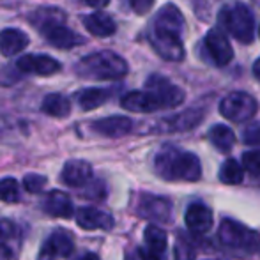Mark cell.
I'll use <instances>...</instances> for the list:
<instances>
[{
    "instance_id": "6da1fadb",
    "label": "cell",
    "mask_w": 260,
    "mask_h": 260,
    "mask_svg": "<svg viewBox=\"0 0 260 260\" xmlns=\"http://www.w3.org/2000/svg\"><path fill=\"white\" fill-rule=\"evenodd\" d=\"M154 170L165 181L195 182L202 177V165L199 157L174 145H165L157 152L154 157Z\"/></svg>"
},
{
    "instance_id": "7a4b0ae2",
    "label": "cell",
    "mask_w": 260,
    "mask_h": 260,
    "mask_svg": "<svg viewBox=\"0 0 260 260\" xmlns=\"http://www.w3.org/2000/svg\"><path fill=\"white\" fill-rule=\"evenodd\" d=\"M76 73L83 78L92 80H119L126 76L127 62L120 55L103 50L90 53L76 64Z\"/></svg>"
},
{
    "instance_id": "3957f363",
    "label": "cell",
    "mask_w": 260,
    "mask_h": 260,
    "mask_svg": "<svg viewBox=\"0 0 260 260\" xmlns=\"http://www.w3.org/2000/svg\"><path fill=\"white\" fill-rule=\"evenodd\" d=\"M218 237L226 250L239 255V257H250L260 250L258 232L248 229L246 225L236 221V219H223L218 230Z\"/></svg>"
},
{
    "instance_id": "277c9868",
    "label": "cell",
    "mask_w": 260,
    "mask_h": 260,
    "mask_svg": "<svg viewBox=\"0 0 260 260\" xmlns=\"http://www.w3.org/2000/svg\"><path fill=\"white\" fill-rule=\"evenodd\" d=\"M219 20L223 21L225 28L237 39V41L250 45L253 41L255 34V18L250 7L243 2H236L232 6L225 7L219 14Z\"/></svg>"
},
{
    "instance_id": "5b68a950",
    "label": "cell",
    "mask_w": 260,
    "mask_h": 260,
    "mask_svg": "<svg viewBox=\"0 0 260 260\" xmlns=\"http://www.w3.org/2000/svg\"><path fill=\"white\" fill-rule=\"evenodd\" d=\"M258 110V103L253 96L248 92H232L223 98L219 103V112L225 119L232 122H246L255 117Z\"/></svg>"
},
{
    "instance_id": "8992f818",
    "label": "cell",
    "mask_w": 260,
    "mask_h": 260,
    "mask_svg": "<svg viewBox=\"0 0 260 260\" xmlns=\"http://www.w3.org/2000/svg\"><path fill=\"white\" fill-rule=\"evenodd\" d=\"M145 90H149L156 98L161 108H175L184 101V90L159 75H152L147 80Z\"/></svg>"
},
{
    "instance_id": "52a82bcc",
    "label": "cell",
    "mask_w": 260,
    "mask_h": 260,
    "mask_svg": "<svg viewBox=\"0 0 260 260\" xmlns=\"http://www.w3.org/2000/svg\"><path fill=\"white\" fill-rule=\"evenodd\" d=\"M151 45L161 58L170 62H181L184 58V45H182V36L174 32L152 28Z\"/></svg>"
},
{
    "instance_id": "ba28073f",
    "label": "cell",
    "mask_w": 260,
    "mask_h": 260,
    "mask_svg": "<svg viewBox=\"0 0 260 260\" xmlns=\"http://www.w3.org/2000/svg\"><path fill=\"white\" fill-rule=\"evenodd\" d=\"M138 216L145 219H154V221H170L172 218V204L165 197L156 195H140L137 204Z\"/></svg>"
},
{
    "instance_id": "9c48e42d",
    "label": "cell",
    "mask_w": 260,
    "mask_h": 260,
    "mask_svg": "<svg viewBox=\"0 0 260 260\" xmlns=\"http://www.w3.org/2000/svg\"><path fill=\"white\" fill-rule=\"evenodd\" d=\"M75 250L73 239L66 230L58 229L48 236V239L43 243L39 250L38 260H55L57 257H69Z\"/></svg>"
},
{
    "instance_id": "30bf717a",
    "label": "cell",
    "mask_w": 260,
    "mask_h": 260,
    "mask_svg": "<svg viewBox=\"0 0 260 260\" xmlns=\"http://www.w3.org/2000/svg\"><path fill=\"white\" fill-rule=\"evenodd\" d=\"M204 43H206V48L209 55H211V58L218 66H226L232 60V57H234L232 45H230V41L226 39V36L223 34L221 30L211 28V30L207 32Z\"/></svg>"
},
{
    "instance_id": "8fae6325",
    "label": "cell",
    "mask_w": 260,
    "mask_h": 260,
    "mask_svg": "<svg viewBox=\"0 0 260 260\" xmlns=\"http://www.w3.org/2000/svg\"><path fill=\"white\" fill-rule=\"evenodd\" d=\"M16 68L23 73H32L39 76H50L60 71V62L48 55H23L18 58Z\"/></svg>"
},
{
    "instance_id": "7c38bea8",
    "label": "cell",
    "mask_w": 260,
    "mask_h": 260,
    "mask_svg": "<svg viewBox=\"0 0 260 260\" xmlns=\"http://www.w3.org/2000/svg\"><path fill=\"white\" fill-rule=\"evenodd\" d=\"M41 34L48 39L50 45L60 50H71V48H75V46H80L85 43V39H83L82 36L76 34V32L71 30L69 27H66L64 23L52 25V27L45 28Z\"/></svg>"
},
{
    "instance_id": "4fadbf2b",
    "label": "cell",
    "mask_w": 260,
    "mask_h": 260,
    "mask_svg": "<svg viewBox=\"0 0 260 260\" xmlns=\"http://www.w3.org/2000/svg\"><path fill=\"white\" fill-rule=\"evenodd\" d=\"M62 182L73 188L87 186L92 181V167L83 159H69L62 168Z\"/></svg>"
},
{
    "instance_id": "5bb4252c",
    "label": "cell",
    "mask_w": 260,
    "mask_h": 260,
    "mask_svg": "<svg viewBox=\"0 0 260 260\" xmlns=\"http://www.w3.org/2000/svg\"><path fill=\"white\" fill-rule=\"evenodd\" d=\"M92 131L101 137H108V138H120L124 135H127L133 127V120L129 117H122V115H112V117H105L100 119L96 122H92Z\"/></svg>"
},
{
    "instance_id": "9a60e30c",
    "label": "cell",
    "mask_w": 260,
    "mask_h": 260,
    "mask_svg": "<svg viewBox=\"0 0 260 260\" xmlns=\"http://www.w3.org/2000/svg\"><path fill=\"white\" fill-rule=\"evenodd\" d=\"M75 218L76 223L85 230H110L113 226L112 216L96 207H80Z\"/></svg>"
},
{
    "instance_id": "2e32d148",
    "label": "cell",
    "mask_w": 260,
    "mask_h": 260,
    "mask_svg": "<svg viewBox=\"0 0 260 260\" xmlns=\"http://www.w3.org/2000/svg\"><path fill=\"white\" fill-rule=\"evenodd\" d=\"M186 226L189 229L191 234H197V236H202V234H207L212 226V212L207 206L200 202H193L191 206L186 211Z\"/></svg>"
},
{
    "instance_id": "e0dca14e",
    "label": "cell",
    "mask_w": 260,
    "mask_h": 260,
    "mask_svg": "<svg viewBox=\"0 0 260 260\" xmlns=\"http://www.w3.org/2000/svg\"><path fill=\"white\" fill-rule=\"evenodd\" d=\"M204 120V112L202 110H186V112L174 115L170 119H165L159 122V129L167 131V133H174V131H188L197 127Z\"/></svg>"
},
{
    "instance_id": "ac0fdd59",
    "label": "cell",
    "mask_w": 260,
    "mask_h": 260,
    "mask_svg": "<svg viewBox=\"0 0 260 260\" xmlns=\"http://www.w3.org/2000/svg\"><path fill=\"white\" fill-rule=\"evenodd\" d=\"M120 105H122V108L137 113H151L156 112V110H161V105L157 103V100L149 90H133V92H127L126 96H122Z\"/></svg>"
},
{
    "instance_id": "d6986e66",
    "label": "cell",
    "mask_w": 260,
    "mask_h": 260,
    "mask_svg": "<svg viewBox=\"0 0 260 260\" xmlns=\"http://www.w3.org/2000/svg\"><path fill=\"white\" fill-rule=\"evenodd\" d=\"M184 16L182 13L174 6V4H167V6L161 7V11L157 13L154 20V27L161 28V30L174 32V34L182 36L184 34Z\"/></svg>"
},
{
    "instance_id": "ffe728a7",
    "label": "cell",
    "mask_w": 260,
    "mask_h": 260,
    "mask_svg": "<svg viewBox=\"0 0 260 260\" xmlns=\"http://www.w3.org/2000/svg\"><path fill=\"white\" fill-rule=\"evenodd\" d=\"M45 211L48 212L50 216H55V218L69 219V218H73L75 207H73V202H71V199H69V195H66L64 191H58V189H53V191H50L48 195H46Z\"/></svg>"
},
{
    "instance_id": "44dd1931",
    "label": "cell",
    "mask_w": 260,
    "mask_h": 260,
    "mask_svg": "<svg viewBox=\"0 0 260 260\" xmlns=\"http://www.w3.org/2000/svg\"><path fill=\"white\" fill-rule=\"evenodd\" d=\"M28 46V36L18 28H6L0 34V52L6 57L21 53Z\"/></svg>"
},
{
    "instance_id": "7402d4cb",
    "label": "cell",
    "mask_w": 260,
    "mask_h": 260,
    "mask_svg": "<svg viewBox=\"0 0 260 260\" xmlns=\"http://www.w3.org/2000/svg\"><path fill=\"white\" fill-rule=\"evenodd\" d=\"M83 25H85L87 30L92 36H96V38H108V36L115 34V30H117L115 21L105 13L87 14V16L83 18Z\"/></svg>"
},
{
    "instance_id": "603a6c76",
    "label": "cell",
    "mask_w": 260,
    "mask_h": 260,
    "mask_svg": "<svg viewBox=\"0 0 260 260\" xmlns=\"http://www.w3.org/2000/svg\"><path fill=\"white\" fill-rule=\"evenodd\" d=\"M41 110L50 117L64 119V117H68L71 113V101L66 96H62V94H48L43 100Z\"/></svg>"
},
{
    "instance_id": "cb8c5ba5",
    "label": "cell",
    "mask_w": 260,
    "mask_h": 260,
    "mask_svg": "<svg viewBox=\"0 0 260 260\" xmlns=\"http://www.w3.org/2000/svg\"><path fill=\"white\" fill-rule=\"evenodd\" d=\"M66 16L60 9L57 7H45V9H38L34 14L30 16V21L39 32H43L45 28L52 27L57 23H64Z\"/></svg>"
},
{
    "instance_id": "d4e9b609",
    "label": "cell",
    "mask_w": 260,
    "mask_h": 260,
    "mask_svg": "<svg viewBox=\"0 0 260 260\" xmlns=\"http://www.w3.org/2000/svg\"><path fill=\"white\" fill-rule=\"evenodd\" d=\"M209 140H211V144L218 151L229 152L234 147V144H236V135L225 124H216V126H212L209 129Z\"/></svg>"
},
{
    "instance_id": "484cf974",
    "label": "cell",
    "mask_w": 260,
    "mask_h": 260,
    "mask_svg": "<svg viewBox=\"0 0 260 260\" xmlns=\"http://www.w3.org/2000/svg\"><path fill=\"white\" fill-rule=\"evenodd\" d=\"M110 98V90L106 89H98V87H92V89H83L76 94V103L80 105L82 110H94L98 106L105 105Z\"/></svg>"
},
{
    "instance_id": "4316f807",
    "label": "cell",
    "mask_w": 260,
    "mask_h": 260,
    "mask_svg": "<svg viewBox=\"0 0 260 260\" xmlns=\"http://www.w3.org/2000/svg\"><path fill=\"white\" fill-rule=\"evenodd\" d=\"M144 239L145 244H147V250L156 257H161L165 253V250H167V232L161 230L159 226L149 225L144 232Z\"/></svg>"
},
{
    "instance_id": "83f0119b",
    "label": "cell",
    "mask_w": 260,
    "mask_h": 260,
    "mask_svg": "<svg viewBox=\"0 0 260 260\" xmlns=\"http://www.w3.org/2000/svg\"><path fill=\"white\" fill-rule=\"evenodd\" d=\"M244 179V170L236 159H226L219 168V181L225 184H241Z\"/></svg>"
},
{
    "instance_id": "f1b7e54d",
    "label": "cell",
    "mask_w": 260,
    "mask_h": 260,
    "mask_svg": "<svg viewBox=\"0 0 260 260\" xmlns=\"http://www.w3.org/2000/svg\"><path fill=\"white\" fill-rule=\"evenodd\" d=\"M18 236V229L13 225L11 221H7V219H2L0 221V257H7V255H11L13 251L9 250V241L11 239H16Z\"/></svg>"
},
{
    "instance_id": "f546056e",
    "label": "cell",
    "mask_w": 260,
    "mask_h": 260,
    "mask_svg": "<svg viewBox=\"0 0 260 260\" xmlns=\"http://www.w3.org/2000/svg\"><path fill=\"white\" fill-rule=\"evenodd\" d=\"M0 200L7 204H14L20 200V184L16 179L6 177L0 181Z\"/></svg>"
},
{
    "instance_id": "4dcf8cb0",
    "label": "cell",
    "mask_w": 260,
    "mask_h": 260,
    "mask_svg": "<svg viewBox=\"0 0 260 260\" xmlns=\"http://www.w3.org/2000/svg\"><path fill=\"white\" fill-rule=\"evenodd\" d=\"M175 260H195V250L182 234L177 236V243H175Z\"/></svg>"
},
{
    "instance_id": "1f68e13d",
    "label": "cell",
    "mask_w": 260,
    "mask_h": 260,
    "mask_svg": "<svg viewBox=\"0 0 260 260\" xmlns=\"http://www.w3.org/2000/svg\"><path fill=\"white\" fill-rule=\"evenodd\" d=\"M23 186L28 193H41L46 186V177L39 174H27L23 177Z\"/></svg>"
},
{
    "instance_id": "d6a6232c",
    "label": "cell",
    "mask_w": 260,
    "mask_h": 260,
    "mask_svg": "<svg viewBox=\"0 0 260 260\" xmlns=\"http://www.w3.org/2000/svg\"><path fill=\"white\" fill-rule=\"evenodd\" d=\"M243 167L251 175H260V151H250L243 154Z\"/></svg>"
},
{
    "instance_id": "836d02e7",
    "label": "cell",
    "mask_w": 260,
    "mask_h": 260,
    "mask_svg": "<svg viewBox=\"0 0 260 260\" xmlns=\"http://www.w3.org/2000/svg\"><path fill=\"white\" fill-rule=\"evenodd\" d=\"M243 140L246 145H258L260 144V120L250 122V126L244 127Z\"/></svg>"
},
{
    "instance_id": "e575fe53",
    "label": "cell",
    "mask_w": 260,
    "mask_h": 260,
    "mask_svg": "<svg viewBox=\"0 0 260 260\" xmlns=\"http://www.w3.org/2000/svg\"><path fill=\"white\" fill-rule=\"evenodd\" d=\"M83 197H87V199H92V200H101L106 197V188L105 184L101 181H92L89 182V188H87V191H83Z\"/></svg>"
},
{
    "instance_id": "d590c367",
    "label": "cell",
    "mask_w": 260,
    "mask_h": 260,
    "mask_svg": "<svg viewBox=\"0 0 260 260\" xmlns=\"http://www.w3.org/2000/svg\"><path fill=\"white\" fill-rule=\"evenodd\" d=\"M126 260H159V257L152 255L151 251L145 250V248H135V250L126 253Z\"/></svg>"
},
{
    "instance_id": "8d00e7d4",
    "label": "cell",
    "mask_w": 260,
    "mask_h": 260,
    "mask_svg": "<svg viewBox=\"0 0 260 260\" xmlns=\"http://www.w3.org/2000/svg\"><path fill=\"white\" fill-rule=\"evenodd\" d=\"M129 6L137 14H145L152 9L154 0H129Z\"/></svg>"
},
{
    "instance_id": "74e56055",
    "label": "cell",
    "mask_w": 260,
    "mask_h": 260,
    "mask_svg": "<svg viewBox=\"0 0 260 260\" xmlns=\"http://www.w3.org/2000/svg\"><path fill=\"white\" fill-rule=\"evenodd\" d=\"M90 7H96V9H103L110 4V0H85Z\"/></svg>"
},
{
    "instance_id": "f35d334b",
    "label": "cell",
    "mask_w": 260,
    "mask_h": 260,
    "mask_svg": "<svg viewBox=\"0 0 260 260\" xmlns=\"http://www.w3.org/2000/svg\"><path fill=\"white\" fill-rule=\"evenodd\" d=\"M253 75H255V78L260 82V58H257L255 64H253Z\"/></svg>"
},
{
    "instance_id": "ab89813d",
    "label": "cell",
    "mask_w": 260,
    "mask_h": 260,
    "mask_svg": "<svg viewBox=\"0 0 260 260\" xmlns=\"http://www.w3.org/2000/svg\"><path fill=\"white\" fill-rule=\"evenodd\" d=\"M82 260H100V257H98L96 253H87V255H83Z\"/></svg>"
}]
</instances>
